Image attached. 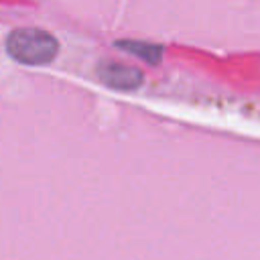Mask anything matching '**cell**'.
Segmentation results:
<instances>
[{
  "label": "cell",
  "mask_w": 260,
  "mask_h": 260,
  "mask_svg": "<svg viewBox=\"0 0 260 260\" xmlns=\"http://www.w3.org/2000/svg\"><path fill=\"white\" fill-rule=\"evenodd\" d=\"M8 55L24 65H45L51 63L59 53V41L41 28H14L6 37Z\"/></svg>",
  "instance_id": "cell-1"
},
{
  "label": "cell",
  "mask_w": 260,
  "mask_h": 260,
  "mask_svg": "<svg viewBox=\"0 0 260 260\" xmlns=\"http://www.w3.org/2000/svg\"><path fill=\"white\" fill-rule=\"evenodd\" d=\"M118 49L150 63V65H156L165 53V47L162 45H154V43H146V41H130V39H124V41H116L114 43Z\"/></svg>",
  "instance_id": "cell-3"
},
{
  "label": "cell",
  "mask_w": 260,
  "mask_h": 260,
  "mask_svg": "<svg viewBox=\"0 0 260 260\" xmlns=\"http://www.w3.org/2000/svg\"><path fill=\"white\" fill-rule=\"evenodd\" d=\"M98 77L102 79V83H106L112 89H120V91H130L142 85V71L138 67L132 65H124V63H114V61H104L98 65Z\"/></svg>",
  "instance_id": "cell-2"
}]
</instances>
